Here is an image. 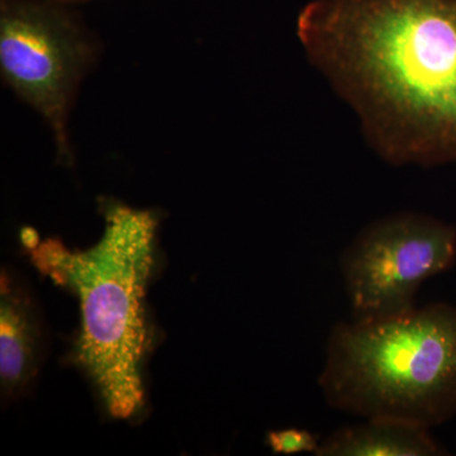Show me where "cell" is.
<instances>
[{
  "label": "cell",
  "mask_w": 456,
  "mask_h": 456,
  "mask_svg": "<svg viewBox=\"0 0 456 456\" xmlns=\"http://www.w3.org/2000/svg\"><path fill=\"white\" fill-rule=\"evenodd\" d=\"M297 36L383 160L456 161V0H312Z\"/></svg>",
  "instance_id": "6da1fadb"
},
{
  "label": "cell",
  "mask_w": 456,
  "mask_h": 456,
  "mask_svg": "<svg viewBox=\"0 0 456 456\" xmlns=\"http://www.w3.org/2000/svg\"><path fill=\"white\" fill-rule=\"evenodd\" d=\"M101 240L86 251L49 239L31 250L33 263L73 289L82 308L77 360L97 387L108 412L126 419L145 402L141 364L147 329L143 297L154 264V213L110 202Z\"/></svg>",
  "instance_id": "7a4b0ae2"
},
{
  "label": "cell",
  "mask_w": 456,
  "mask_h": 456,
  "mask_svg": "<svg viewBox=\"0 0 456 456\" xmlns=\"http://www.w3.org/2000/svg\"><path fill=\"white\" fill-rule=\"evenodd\" d=\"M318 386L329 407L434 428L456 417V305L336 323Z\"/></svg>",
  "instance_id": "3957f363"
},
{
  "label": "cell",
  "mask_w": 456,
  "mask_h": 456,
  "mask_svg": "<svg viewBox=\"0 0 456 456\" xmlns=\"http://www.w3.org/2000/svg\"><path fill=\"white\" fill-rule=\"evenodd\" d=\"M57 0H2L3 82L49 126L57 158L73 163L71 112L101 45L77 14Z\"/></svg>",
  "instance_id": "277c9868"
},
{
  "label": "cell",
  "mask_w": 456,
  "mask_h": 456,
  "mask_svg": "<svg viewBox=\"0 0 456 456\" xmlns=\"http://www.w3.org/2000/svg\"><path fill=\"white\" fill-rule=\"evenodd\" d=\"M456 263V226L398 212L362 228L340 257L351 320H383L416 307L424 281Z\"/></svg>",
  "instance_id": "5b68a950"
},
{
  "label": "cell",
  "mask_w": 456,
  "mask_h": 456,
  "mask_svg": "<svg viewBox=\"0 0 456 456\" xmlns=\"http://www.w3.org/2000/svg\"><path fill=\"white\" fill-rule=\"evenodd\" d=\"M321 441L317 456H441L448 449L431 428L393 419H362Z\"/></svg>",
  "instance_id": "8992f818"
},
{
  "label": "cell",
  "mask_w": 456,
  "mask_h": 456,
  "mask_svg": "<svg viewBox=\"0 0 456 456\" xmlns=\"http://www.w3.org/2000/svg\"><path fill=\"white\" fill-rule=\"evenodd\" d=\"M36 326L26 298L2 277L0 296V379L4 391L28 380L35 362Z\"/></svg>",
  "instance_id": "52a82bcc"
},
{
  "label": "cell",
  "mask_w": 456,
  "mask_h": 456,
  "mask_svg": "<svg viewBox=\"0 0 456 456\" xmlns=\"http://www.w3.org/2000/svg\"><path fill=\"white\" fill-rule=\"evenodd\" d=\"M266 445L275 454H308L316 455L321 441L316 434L305 428H281L268 432Z\"/></svg>",
  "instance_id": "ba28073f"
},
{
  "label": "cell",
  "mask_w": 456,
  "mask_h": 456,
  "mask_svg": "<svg viewBox=\"0 0 456 456\" xmlns=\"http://www.w3.org/2000/svg\"><path fill=\"white\" fill-rule=\"evenodd\" d=\"M20 240H22V244L28 250H33V248H37L41 244L37 231L33 230L31 227L23 228L22 232H20Z\"/></svg>",
  "instance_id": "9c48e42d"
},
{
  "label": "cell",
  "mask_w": 456,
  "mask_h": 456,
  "mask_svg": "<svg viewBox=\"0 0 456 456\" xmlns=\"http://www.w3.org/2000/svg\"><path fill=\"white\" fill-rule=\"evenodd\" d=\"M57 2L65 3V4H73V3L86 2V0H57Z\"/></svg>",
  "instance_id": "30bf717a"
}]
</instances>
